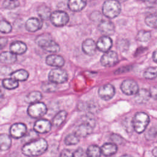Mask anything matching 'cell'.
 I'll list each match as a JSON object with an SVG mask.
<instances>
[{"instance_id":"obj_49","label":"cell","mask_w":157,"mask_h":157,"mask_svg":"<svg viewBox=\"0 0 157 157\" xmlns=\"http://www.w3.org/2000/svg\"><path fill=\"white\" fill-rule=\"evenodd\" d=\"M140 1H145L146 0H140Z\"/></svg>"},{"instance_id":"obj_43","label":"cell","mask_w":157,"mask_h":157,"mask_svg":"<svg viewBox=\"0 0 157 157\" xmlns=\"http://www.w3.org/2000/svg\"><path fill=\"white\" fill-rule=\"evenodd\" d=\"M60 156H73V153L69 150H64L60 153Z\"/></svg>"},{"instance_id":"obj_10","label":"cell","mask_w":157,"mask_h":157,"mask_svg":"<svg viewBox=\"0 0 157 157\" xmlns=\"http://www.w3.org/2000/svg\"><path fill=\"white\" fill-rule=\"evenodd\" d=\"M121 90L126 95L136 94L139 91L137 83L133 80H124L121 85Z\"/></svg>"},{"instance_id":"obj_42","label":"cell","mask_w":157,"mask_h":157,"mask_svg":"<svg viewBox=\"0 0 157 157\" xmlns=\"http://www.w3.org/2000/svg\"><path fill=\"white\" fill-rule=\"evenodd\" d=\"M150 93L151 97L155 99H157V86H151L150 89Z\"/></svg>"},{"instance_id":"obj_18","label":"cell","mask_w":157,"mask_h":157,"mask_svg":"<svg viewBox=\"0 0 157 157\" xmlns=\"http://www.w3.org/2000/svg\"><path fill=\"white\" fill-rule=\"evenodd\" d=\"M42 26V21L37 18L32 17L29 18L25 23V28L29 32H36L40 29Z\"/></svg>"},{"instance_id":"obj_1","label":"cell","mask_w":157,"mask_h":157,"mask_svg":"<svg viewBox=\"0 0 157 157\" xmlns=\"http://www.w3.org/2000/svg\"><path fill=\"white\" fill-rule=\"evenodd\" d=\"M48 148L46 140L43 138L37 139L27 142L22 147L23 154L28 156H39L45 152Z\"/></svg>"},{"instance_id":"obj_9","label":"cell","mask_w":157,"mask_h":157,"mask_svg":"<svg viewBox=\"0 0 157 157\" xmlns=\"http://www.w3.org/2000/svg\"><path fill=\"white\" fill-rule=\"evenodd\" d=\"M118 61V57L114 51H107L101 58V63L105 67H112Z\"/></svg>"},{"instance_id":"obj_3","label":"cell","mask_w":157,"mask_h":157,"mask_svg":"<svg viewBox=\"0 0 157 157\" xmlns=\"http://www.w3.org/2000/svg\"><path fill=\"white\" fill-rule=\"evenodd\" d=\"M121 4L118 0H107L102 6V13L109 18H114L121 12Z\"/></svg>"},{"instance_id":"obj_33","label":"cell","mask_w":157,"mask_h":157,"mask_svg":"<svg viewBox=\"0 0 157 157\" xmlns=\"http://www.w3.org/2000/svg\"><path fill=\"white\" fill-rule=\"evenodd\" d=\"M151 37V33L149 31L140 30L137 34V40L140 42H147Z\"/></svg>"},{"instance_id":"obj_22","label":"cell","mask_w":157,"mask_h":157,"mask_svg":"<svg viewBox=\"0 0 157 157\" xmlns=\"http://www.w3.org/2000/svg\"><path fill=\"white\" fill-rule=\"evenodd\" d=\"M101 153L104 156H111L117 153L118 148L115 143H105L101 148Z\"/></svg>"},{"instance_id":"obj_38","label":"cell","mask_w":157,"mask_h":157,"mask_svg":"<svg viewBox=\"0 0 157 157\" xmlns=\"http://www.w3.org/2000/svg\"><path fill=\"white\" fill-rule=\"evenodd\" d=\"M157 136V128L151 127L145 134V137L148 140H152Z\"/></svg>"},{"instance_id":"obj_46","label":"cell","mask_w":157,"mask_h":157,"mask_svg":"<svg viewBox=\"0 0 157 157\" xmlns=\"http://www.w3.org/2000/svg\"><path fill=\"white\" fill-rule=\"evenodd\" d=\"M153 58L155 62H156L157 63V50H156L153 54Z\"/></svg>"},{"instance_id":"obj_39","label":"cell","mask_w":157,"mask_h":157,"mask_svg":"<svg viewBox=\"0 0 157 157\" xmlns=\"http://www.w3.org/2000/svg\"><path fill=\"white\" fill-rule=\"evenodd\" d=\"M90 18L94 21H101L102 15L99 12H94L91 14Z\"/></svg>"},{"instance_id":"obj_30","label":"cell","mask_w":157,"mask_h":157,"mask_svg":"<svg viewBox=\"0 0 157 157\" xmlns=\"http://www.w3.org/2000/svg\"><path fill=\"white\" fill-rule=\"evenodd\" d=\"M86 153L88 156H99L101 153V149L98 145H91L89 146L86 150Z\"/></svg>"},{"instance_id":"obj_31","label":"cell","mask_w":157,"mask_h":157,"mask_svg":"<svg viewBox=\"0 0 157 157\" xmlns=\"http://www.w3.org/2000/svg\"><path fill=\"white\" fill-rule=\"evenodd\" d=\"M79 136L76 133H72L67 135L64 139V143L67 145H75L79 142Z\"/></svg>"},{"instance_id":"obj_17","label":"cell","mask_w":157,"mask_h":157,"mask_svg":"<svg viewBox=\"0 0 157 157\" xmlns=\"http://www.w3.org/2000/svg\"><path fill=\"white\" fill-rule=\"evenodd\" d=\"M97 49V45L93 39H87L83 42L82 50L85 54L92 56L96 53Z\"/></svg>"},{"instance_id":"obj_15","label":"cell","mask_w":157,"mask_h":157,"mask_svg":"<svg viewBox=\"0 0 157 157\" xmlns=\"http://www.w3.org/2000/svg\"><path fill=\"white\" fill-rule=\"evenodd\" d=\"M64 62L65 61L63 57L56 54L49 55L45 59V63L47 64L56 67H61L63 66Z\"/></svg>"},{"instance_id":"obj_35","label":"cell","mask_w":157,"mask_h":157,"mask_svg":"<svg viewBox=\"0 0 157 157\" xmlns=\"http://www.w3.org/2000/svg\"><path fill=\"white\" fill-rule=\"evenodd\" d=\"M144 77L147 79L152 80L155 78L157 77V70L156 68L150 67L147 68L144 73Z\"/></svg>"},{"instance_id":"obj_24","label":"cell","mask_w":157,"mask_h":157,"mask_svg":"<svg viewBox=\"0 0 157 157\" xmlns=\"http://www.w3.org/2000/svg\"><path fill=\"white\" fill-rule=\"evenodd\" d=\"M66 117H67V112L66 111L64 110L59 111L58 113L56 114V115L53 118L52 124L56 128L60 126L66 120Z\"/></svg>"},{"instance_id":"obj_23","label":"cell","mask_w":157,"mask_h":157,"mask_svg":"<svg viewBox=\"0 0 157 157\" xmlns=\"http://www.w3.org/2000/svg\"><path fill=\"white\" fill-rule=\"evenodd\" d=\"M1 63L5 64H13L17 61V55L12 52H2L0 56Z\"/></svg>"},{"instance_id":"obj_47","label":"cell","mask_w":157,"mask_h":157,"mask_svg":"<svg viewBox=\"0 0 157 157\" xmlns=\"http://www.w3.org/2000/svg\"><path fill=\"white\" fill-rule=\"evenodd\" d=\"M152 153H153V156H157V147H155V148H153V150L152 151Z\"/></svg>"},{"instance_id":"obj_48","label":"cell","mask_w":157,"mask_h":157,"mask_svg":"<svg viewBox=\"0 0 157 157\" xmlns=\"http://www.w3.org/2000/svg\"><path fill=\"white\" fill-rule=\"evenodd\" d=\"M118 1L119 2H125V1H127V0H118Z\"/></svg>"},{"instance_id":"obj_11","label":"cell","mask_w":157,"mask_h":157,"mask_svg":"<svg viewBox=\"0 0 157 157\" xmlns=\"http://www.w3.org/2000/svg\"><path fill=\"white\" fill-rule=\"evenodd\" d=\"M27 128L25 124L21 123H17L13 124L9 129L10 136L15 139L23 137L26 133Z\"/></svg>"},{"instance_id":"obj_5","label":"cell","mask_w":157,"mask_h":157,"mask_svg":"<svg viewBox=\"0 0 157 157\" xmlns=\"http://www.w3.org/2000/svg\"><path fill=\"white\" fill-rule=\"evenodd\" d=\"M47 111L46 105L43 102H35L31 104L28 108V115L34 118H40L44 116Z\"/></svg>"},{"instance_id":"obj_16","label":"cell","mask_w":157,"mask_h":157,"mask_svg":"<svg viewBox=\"0 0 157 157\" xmlns=\"http://www.w3.org/2000/svg\"><path fill=\"white\" fill-rule=\"evenodd\" d=\"M96 45L99 50L102 52H106L111 48L112 40L108 36H104L98 39Z\"/></svg>"},{"instance_id":"obj_8","label":"cell","mask_w":157,"mask_h":157,"mask_svg":"<svg viewBox=\"0 0 157 157\" xmlns=\"http://www.w3.org/2000/svg\"><path fill=\"white\" fill-rule=\"evenodd\" d=\"M94 124L93 120H90V119L86 120L77 126L75 133L79 137H86L92 132Z\"/></svg>"},{"instance_id":"obj_4","label":"cell","mask_w":157,"mask_h":157,"mask_svg":"<svg viewBox=\"0 0 157 157\" xmlns=\"http://www.w3.org/2000/svg\"><path fill=\"white\" fill-rule=\"evenodd\" d=\"M150 121L148 115L145 112H137L135 114L132 124L134 129L137 133L143 132Z\"/></svg>"},{"instance_id":"obj_21","label":"cell","mask_w":157,"mask_h":157,"mask_svg":"<svg viewBox=\"0 0 157 157\" xmlns=\"http://www.w3.org/2000/svg\"><path fill=\"white\" fill-rule=\"evenodd\" d=\"M86 5V0H68L69 9L74 12H78L85 8Z\"/></svg>"},{"instance_id":"obj_41","label":"cell","mask_w":157,"mask_h":157,"mask_svg":"<svg viewBox=\"0 0 157 157\" xmlns=\"http://www.w3.org/2000/svg\"><path fill=\"white\" fill-rule=\"evenodd\" d=\"M88 156L86 151L85 152L84 150L82 148H77L73 153V156Z\"/></svg>"},{"instance_id":"obj_37","label":"cell","mask_w":157,"mask_h":157,"mask_svg":"<svg viewBox=\"0 0 157 157\" xmlns=\"http://www.w3.org/2000/svg\"><path fill=\"white\" fill-rule=\"evenodd\" d=\"M0 31L2 33H9L12 31V26L8 21L2 20L0 23Z\"/></svg>"},{"instance_id":"obj_20","label":"cell","mask_w":157,"mask_h":157,"mask_svg":"<svg viewBox=\"0 0 157 157\" xmlns=\"http://www.w3.org/2000/svg\"><path fill=\"white\" fill-rule=\"evenodd\" d=\"M150 96V91L142 88L139 90L137 93L136 94L135 101L138 104H145L148 101Z\"/></svg>"},{"instance_id":"obj_14","label":"cell","mask_w":157,"mask_h":157,"mask_svg":"<svg viewBox=\"0 0 157 157\" xmlns=\"http://www.w3.org/2000/svg\"><path fill=\"white\" fill-rule=\"evenodd\" d=\"M98 29L105 36L112 35L115 32V26L113 23L109 20H103L99 22Z\"/></svg>"},{"instance_id":"obj_36","label":"cell","mask_w":157,"mask_h":157,"mask_svg":"<svg viewBox=\"0 0 157 157\" xmlns=\"http://www.w3.org/2000/svg\"><path fill=\"white\" fill-rule=\"evenodd\" d=\"M20 5L17 0H5L2 4L3 7L7 9H13Z\"/></svg>"},{"instance_id":"obj_12","label":"cell","mask_w":157,"mask_h":157,"mask_svg":"<svg viewBox=\"0 0 157 157\" xmlns=\"http://www.w3.org/2000/svg\"><path fill=\"white\" fill-rule=\"evenodd\" d=\"M115 93V90L114 86L110 84L107 83L101 86L98 90V94L100 98L105 101L111 99Z\"/></svg>"},{"instance_id":"obj_7","label":"cell","mask_w":157,"mask_h":157,"mask_svg":"<svg viewBox=\"0 0 157 157\" xmlns=\"http://www.w3.org/2000/svg\"><path fill=\"white\" fill-rule=\"evenodd\" d=\"M50 20L54 26L61 27L68 23L69 17L66 12L62 10H56L52 13Z\"/></svg>"},{"instance_id":"obj_6","label":"cell","mask_w":157,"mask_h":157,"mask_svg":"<svg viewBox=\"0 0 157 157\" xmlns=\"http://www.w3.org/2000/svg\"><path fill=\"white\" fill-rule=\"evenodd\" d=\"M68 74L67 72L59 67L52 69L48 74V79L55 83H63L67 80Z\"/></svg>"},{"instance_id":"obj_2","label":"cell","mask_w":157,"mask_h":157,"mask_svg":"<svg viewBox=\"0 0 157 157\" xmlns=\"http://www.w3.org/2000/svg\"><path fill=\"white\" fill-rule=\"evenodd\" d=\"M36 42L44 50L49 53H55L60 50L59 45L52 39L48 34H42L36 38Z\"/></svg>"},{"instance_id":"obj_28","label":"cell","mask_w":157,"mask_h":157,"mask_svg":"<svg viewBox=\"0 0 157 157\" xmlns=\"http://www.w3.org/2000/svg\"><path fill=\"white\" fill-rule=\"evenodd\" d=\"M37 13L39 16L42 20H48L50 18L52 14L50 9L44 4H42L38 7Z\"/></svg>"},{"instance_id":"obj_29","label":"cell","mask_w":157,"mask_h":157,"mask_svg":"<svg viewBox=\"0 0 157 157\" xmlns=\"http://www.w3.org/2000/svg\"><path fill=\"white\" fill-rule=\"evenodd\" d=\"M18 80L11 77V78H4L2 82V84L3 87L5 88L6 89L13 90L18 86Z\"/></svg>"},{"instance_id":"obj_26","label":"cell","mask_w":157,"mask_h":157,"mask_svg":"<svg viewBox=\"0 0 157 157\" xmlns=\"http://www.w3.org/2000/svg\"><path fill=\"white\" fill-rule=\"evenodd\" d=\"M10 77L18 81H25L28 79L29 74L26 70L21 69L11 73Z\"/></svg>"},{"instance_id":"obj_45","label":"cell","mask_w":157,"mask_h":157,"mask_svg":"<svg viewBox=\"0 0 157 157\" xmlns=\"http://www.w3.org/2000/svg\"><path fill=\"white\" fill-rule=\"evenodd\" d=\"M7 42V39H6V38H2V37L1 39V42H0V43H1V49L3 48L4 46H5V45H6Z\"/></svg>"},{"instance_id":"obj_27","label":"cell","mask_w":157,"mask_h":157,"mask_svg":"<svg viewBox=\"0 0 157 157\" xmlns=\"http://www.w3.org/2000/svg\"><path fill=\"white\" fill-rule=\"evenodd\" d=\"M42 94L37 91H34L29 93L25 99L26 102L29 104H33L39 102L42 99Z\"/></svg>"},{"instance_id":"obj_19","label":"cell","mask_w":157,"mask_h":157,"mask_svg":"<svg viewBox=\"0 0 157 157\" xmlns=\"http://www.w3.org/2000/svg\"><path fill=\"white\" fill-rule=\"evenodd\" d=\"M26 45L21 41H15L10 45V50L16 55H21L26 52Z\"/></svg>"},{"instance_id":"obj_25","label":"cell","mask_w":157,"mask_h":157,"mask_svg":"<svg viewBox=\"0 0 157 157\" xmlns=\"http://www.w3.org/2000/svg\"><path fill=\"white\" fill-rule=\"evenodd\" d=\"M11 136L6 134L0 135V148L1 150H7L11 146Z\"/></svg>"},{"instance_id":"obj_44","label":"cell","mask_w":157,"mask_h":157,"mask_svg":"<svg viewBox=\"0 0 157 157\" xmlns=\"http://www.w3.org/2000/svg\"><path fill=\"white\" fill-rule=\"evenodd\" d=\"M145 4L148 7H153L156 4V0H146Z\"/></svg>"},{"instance_id":"obj_40","label":"cell","mask_w":157,"mask_h":157,"mask_svg":"<svg viewBox=\"0 0 157 157\" xmlns=\"http://www.w3.org/2000/svg\"><path fill=\"white\" fill-rule=\"evenodd\" d=\"M110 139L113 141V142L115 143V144H120L123 142V139L120 136L115 134H112Z\"/></svg>"},{"instance_id":"obj_34","label":"cell","mask_w":157,"mask_h":157,"mask_svg":"<svg viewBox=\"0 0 157 157\" xmlns=\"http://www.w3.org/2000/svg\"><path fill=\"white\" fill-rule=\"evenodd\" d=\"M57 86L56 83L52 82H45L42 85V90L46 93H52L56 90Z\"/></svg>"},{"instance_id":"obj_32","label":"cell","mask_w":157,"mask_h":157,"mask_svg":"<svg viewBox=\"0 0 157 157\" xmlns=\"http://www.w3.org/2000/svg\"><path fill=\"white\" fill-rule=\"evenodd\" d=\"M145 22L151 28H157V14L153 13L148 15L145 19Z\"/></svg>"},{"instance_id":"obj_13","label":"cell","mask_w":157,"mask_h":157,"mask_svg":"<svg viewBox=\"0 0 157 157\" xmlns=\"http://www.w3.org/2000/svg\"><path fill=\"white\" fill-rule=\"evenodd\" d=\"M51 128L52 123L46 119H39L35 122L34 125V130L40 134L48 132Z\"/></svg>"}]
</instances>
